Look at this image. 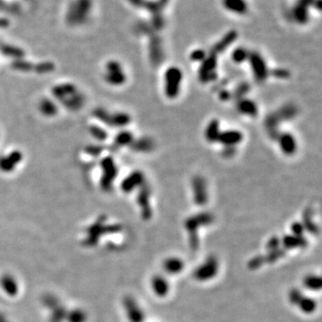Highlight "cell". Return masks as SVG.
<instances>
[{
    "label": "cell",
    "instance_id": "1",
    "mask_svg": "<svg viewBox=\"0 0 322 322\" xmlns=\"http://www.w3.org/2000/svg\"><path fill=\"white\" fill-rule=\"evenodd\" d=\"M92 0H73L68 5L66 19L70 25H83L92 15Z\"/></svg>",
    "mask_w": 322,
    "mask_h": 322
},
{
    "label": "cell",
    "instance_id": "2",
    "mask_svg": "<svg viewBox=\"0 0 322 322\" xmlns=\"http://www.w3.org/2000/svg\"><path fill=\"white\" fill-rule=\"evenodd\" d=\"M165 93L169 99H175L180 92L183 74L179 68L171 67L165 74Z\"/></svg>",
    "mask_w": 322,
    "mask_h": 322
},
{
    "label": "cell",
    "instance_id": "3",
    "mask_svg": "<svg viewBox=\"0 0 322 322\" xmlns=\"http://www.w3.org/2000/svg\"><path fill=\"white\" fill-rule=\"evenodd\" d=\"M218 65V57L217 55L209 53V56L206 57L202 61L201 67L199 68V80L202 83H208L211 81H216L218 78L216 68Z\"/></svg>",
    "mask_w": 322,
    "mask_h": 322
},
{
    "label": "cell",
    "instance_id": "4",
    "mask_svg": "<svg viewBox=\"0 0 322 322\" xmlns=\"http://www.w3.org/2000/svg\"><path fill=\"white\" fill-rule=\"evenodd\" d=\"M248 60L251 66V70L254 75L255 80L259 82L265 81L269 75V68L266 61L261 54L252 51L249 53Z\"/></svg>",
    "mask_w": 322,
    "mask_h": 322
},
{
    "label": "cell",
    "instance_id": "5",
    "mask_svg": "<svg viewBox=\"0 0 322 322\" xmlns=\"http://www.w3.org/2000/svg\"><path fill=\"white\" fill-rule=\"evenodd\" d=\"M191 188L194 191L195 203L198 205H204L208 201V191L205 179L201 176H195V177H192Z\"/></svg>",
    "mask_w": 322,
    "mask_h": 322
},
{
    "label": "cell",
    "instance_id": "6",
    "mask_svg": "<svg viewBox=\"0 0 322 322\" xmlns=\"http://www.w3.org/2000/svg\"><path fill=\"white\" fill-rule=\"evenodd\" d=\"M212 215L207 212L197 214V215H195V216L189 218V219L185 221V227H186L188 231L190 232V234H191V238H192L194 242H195V238H196V231H197V228H198L199 227L206 226V225L212 223Z\"/></svg>",
    "mask_w": 322,
    "mask_h": 322
},
{
    "label": "cell",
    "instance_id": "7",
    "mask_svg": "<svg viewBox=\"0 0 322 322\" xmlns=\"http://www.w3.org/2000/svg\"><path fill=\"white\" fill-rule=\"evenodd\" d=\"M152 14V26L154 30L160 31L164 27V18L161 14L162 8L157 1H145L143 7Z\"/></svg>",
    "mask_w": 322,
    "mask_h": 322
},
{
    "label": "cell",
    "instance_id": "8",
    "mask_svg": "<svg viewBox=\"0 0 322 322\" xmlns=\"http://www.w3.org/2000/svg\"><path fill=\"white\" fill-rule=\"evenodd\" d=\"M218 263L214 258H209L196 269L195 276L198 280H208L216 275Z\"/></svg>",
    "mask_w": 322,
    "mask_h": 322
},
{
    "label": "cell",
    "instance_id": "9",
    "mask_svg": "<svg viewBox=\"0 0 322 322\" xmlns=\"http://www.w3.org/2000/svg\"><path fill=\"white\" fill-rule=\"evenodd\" d=\"M149 59L152 61L153 66L159 67L162 63L164 58L162 47H161V40L160 37L156 35H152L149 40Z\"/></svg>",
    "mask_w": 322,
    "mask_h": 322
},
{
    "label": "cell",
    "instance_id": "10",
    "mask_svg": "<svg viewBox=\"0 0 322 322\" xmlns=\"http://www.w3.org/2000/svg\"><path fill=\"white\" fill-rule=\"evenodd\" d=\"M280 143V149L287 156L293 155L296 152L297 144L293 135L289 133H281L276 139Z\"/></svg>",
    "mask_w": 322,
    "mask_h": 322
},
{
    "label": "cell",
    "instance_id": "11",
    "mask_svg": "<svg viewBox=\"0 0 322 322\" xmlns=\"http://www.w3.org/2000/svg\"><path fill=\"white\" fill-rule=\"evenodd\" d=\"M313 0H299L294 8V18L300 25H305L309 20V8Z\"/></svg>",
    "mask_w": 322,
    "mask_h": 322
},
{
    "label": "cell",
    "instance_id": "12",
    "mask_svg": "<svg viewBox=\"0 0 322 322\" xmlns=\"http://www.w3.org/2000/svg\"><path fill=\"white\" fill-rule=\"evenodd\" d=\"M238 33L235 30H231L229 32H227L223 36V38L212 47V49L210 50V53L215 54V55L222 53L238 39Z\"/></svg>",
    "mask_w": 322,
    "mask_h": 322
},
{
    "label": "cell",
    "instance_id": "13",
    "mask_svg": "<svg viewBox=\"0 0 322 322\" xmlns=\"http://www.w3.org/2000/svg\"><path fill=\"white\" fill-rule=\"evenodd\" d=\"M282 123V121L280 120V117L277 116L276 112L269 114L268 117H266L264 121V125H265L266 130L269 135L270 139L272 140H276L280 133V125Z\"/></svg>",
    "mask_w": 322,
    "mask_h": 322
},
{
    "label": "cell",
    "instance_id": "14",
    "mask_svg": "<svg viewBox=\"0 0 322 322\" xmlns=\"http://www.w3.org/2000/svg\"><path fill=\"white\" fill-rule=\"evenodd\" d=\"M243 140V135L241 132L238 130H227V131L220 132L218 142H220L224 146H233L239 144Z\"/></svg>",
    "mask_w": 322,
    "mask_h": 322
},
{
    "label": "cell",
    "instance_id": "15",
    "mask_svg": "<svg viewBox=\"0 0 322 322\" xmlns=\"http://www.w3.org/2000/svg\"><path fill=\"white\" fill-rule=\"evenodd\" d=\"M149 195H151V191H149V186L147 184H143L139 194L138 202L142 208V216L146 220H148L152 217V208H151L149 202Z\"/></svg>",
    "mask_w": 322,
    "mask_h": 322
},
{
    "label": "cell",
    "instance_id": "16",
    "mask_svg": "<svg viewBox=\"0 0 322 322\" xmlns=\"http://www.w3.org/2000/svg\"><path fill=\"white\" fill-rule=\"evenodd\" d=\"M238 110L240 113L248 117H255L258 115V106L251 99H241L238 100Z\"/></svg>",
    "mask_w": 322,
    "mask_h": 322
},
{
    "label": "cell",
    "instance_id": "17",
    "mask_svg": "<svg viewBox=\"0 0 322 322\" xmlns=\"http://www.w3.org/2000/svg\"><path fill=\"white\" fill-rule=\"evenodd\" d=\"M144 183V177L140 171H135L123 182L122 188L124 191H131Z\"/></svg>",
    "mask_w": 322,
    "mask_h": 322
},
{
    "label": "cell",
    "instance_id": "18",
    "mask_svg": "<svg viewBox=\"0 0 322 322\" xmlns=\"http://www.w3.org/2000/svg\"><path fill=\"white\" fill-rule=\"evenodd\" d=\"M223 6L227 10L238 14L247 13L248 5L245 0H223Z\"/></svg>",
    "mask_w": 322,
    "mask_h": 322
},
{
    "label": "cell",
    "instance_id": "19",
    "mask_svg": "<svg viewBox=\"0 0 322 322\" xmlns=\"http://www.w3.org/2000/svg\"><path fill=\"white\" fill-rule=\"evenodd\" d=\"M184 264L181 259L177 257H170L163 262V269L168 274H178L184 269Z\"/></svg>",
    "mask_w": 322,
    "mask_h": 322
},
{
    "label": "cell",
    "instance_id": "20",
    "mask_svg": "<svg viewBox=\"0 0 322 322\" xmlns=\"http://www.w3.org/2000/svg\"><path fill=\"white\" fill-rule=\"evenodd\" d=\"M152 285H153V289L155 292V294L160 297L166 295L169 290V286L167 281L161 276H154L152 281Z\"/></svg>",
    "mask_w": 322,
    "mask_h": 322
},
{
    "label": "cell",
    "instance_id": "21",
    "mask_svg": "<svg viewBox=\"0 0 322 322\" xmlns=\"http://www.w3.org/2000/svg\"><path fill=\"white\" fill-rule=\"evenodd\" d=\"M109 69H110V75L109 76L110 81L115 84H121L124 82L125 80L123 72L121 71L120 65L117 62H111L109 65Z\"/></svg>",
    "mask_w": 322,
    "mask_h": 322
},
{
    "label": "cell",
    "instance_id": "22",
    "mask_svg": "<svg viewBox=\"0 0 322 322\" xmlns=\"http://www.w3.org/2000/svg\"><path fill=\"white\" fill-rule=\"evenodd\" d=\"M276 114L282 122L291 120L297 116V106L292 103H289V104L284 105L282 108H280V110L276 111Z\"/></svg>",
    "mask_w": 322,
    "mask_h": 322
},
{
    "label": "cell",
    "instance_id": "23",
    "mask_svg": "<svg viewBox=\"0 0 322 322\" xmlns=\"http://www.w3.org/2000/svg\"><path fill=\"white\" fill-rule=\"evenodd\" d=\"M220 135V122L217 119L209 122L205 130V138L209 142H218Z\"/></svg>",
    "mask_w": 322,
    "mask_h": 322
},
{
    "label": "cell",
    "instance_id": "24",
    "mask_svg": "<svg viewBox=\"0 0 322 322\" xmlns=\"http://www.w3.org/2000/svg\"><path fill=\"white\" fill-rule=\"evenodd\" d=\"M133 149L137 152H142V153H149L155 148V143L153 141V139L151 138H142L139 139L138 141H136L135 143H133Z\"/></svg>",
    "mask_w": 322,
    "mask_h": 322
},
{
    "label": "cell",
    "instance_id": "25",
    "mask_svg": "<svg viewBox=\"0 0 322 322\" xmlns=\"http://www.w3.org/2000/svg\"><path fill=\"white\" fill-rule=\"evenodd\" d=\"M296 305L299 306L302 312L305 313H312L316 310V302L311 297L301 296Z\"/></svg>",
    "mask_w": 322,
    "mask_h": 322
},
{
    "label": "cell",
    "instance_id": "26",
    "mask_svg": "<svg viewBox=\"0 0 322 322\" xmlns=\"http://www.w3.org/2000/svg\"><path fill=\"white\" fill-rule=\"evenodd\" d=\"M250 90H251L250 84L246 81H243L241 83H239L237 86V88L234 89V92H232V99L235 100L244 99V96L250 92Z\"/></svg>",
    "mask_w": 322,
    "mask_h": 322
},
{
    "label": "cell",
    "instance_id": "27",
    "mask_svg": "<svg viewBox=\"0 0 322 322\" xmlns=\"http://www.w3.org/2000/svg\"><path fill=\"white\" fill-rule=\"evenodd\" d=\"M249 53H250V52H248L246 49L239 47V48H237V49L233 51V53H232V59H233L234 63L241 64V63H244L245 61L248 60Z\"/></svg>",
    "mask_w": 322,
    "mask_h": 322
},
{
    "label": "cell",
    "instance_id": "28",
    "mask_svg": "<svg viewBox=\"0 0 322 322\" xmlns=\"http://www.w3.org/2000/svg\"><path fill=\"white\" fill-rule=\"evenodd\" d=\"M305 287H307L311 290H319L321 287V280L319 276H308L305 278Z\"/></svg>",
    "mask_w": 322,
    "mask_h": 322
},
{
    "label": "cell",
    "instance_id": "29",
    "mask_svg": "<svg viewBox=\"0 0 322 322\" xmlns=\"http://www.w3.org/2000/svg\"><path fill=\"white\" fill-rule=\"evenodd\" d=\"M312 210L310 209H306L305 214H304V221H305V227L308 228L311 232L314 233V232L317 231V227H316L315 224L312 222Z\"/></svg>",
    "mask_w": 322,
    "mask_h": 322
},
{
    "label": "cell",
    "instance_id": "30",
    "mask_svg": "<svg viewBox=\"0 0 322 322\" xmlns=\"http://www.w3.org/2000/svg\"><path fill=\"white\" fill-rule=\"evenodd\" d=\"M207 57V53L203 50H195L190 55L191 61L195 62H202Z\"/></svg>",
    "mask_w": 322,
    "mask_h": 322
},
{
    "label": "cell",
    "instance_id": "31",
    "mask_svg": "<svg viewBox=\"0 0 322 322\" xmlns=\"http://www.w3.org/2000/svg\"><path fill=\"white\" fill-rule=\"evenodd\" d=\"M271 75L277 79H287L290 76V72L284 68H276L271 72Z\"/></svg>",
    "mask_w": 322,
    "mask_h": 322
},
{
    "label": "cell",
    "instance_id": "32",
    "mask_svg": "<svg viewBox=\"0 0 322 322\" xmlns=\"http://www.w3.org/2000/svg\"><path fill=\"white\" fill-rule=\"evenodd\" d=\"M132 141H133V135H132L131 133H128V132L121 133L120 135H118V137H117V142L121 145L128 144Z\"/></svg>",
    "mask_w": 322,
    "mask_h": 322
},
{
    "label": "cell",
    "instance_id": "33",
    "mask_svg": "<svg viewBox=\"0 0 322 322\" xmlns=\"http://www.w3.org/2000/svg\"><path fill=\"white\" fill-rule=\"evenodd\" d=\"M304 230H305V227L303 224L294 223L292 225V231L295 234V237L300 238V235L304 233Z\"/></svg>",
    "mask_w": 322,
    "mask_h": 322
},
{
    "label": "cell",
    "instance_id": "34",
    "mask_svg": "<svg viewBox=\"0 0 322 322\" xmlns=\"http://www.w3.org/2000/svg\"><path fill=\"white\" fill-rule=\"evenodd\" d=\"M221 154L224 158H231L235 154V148L233 146H225Z\"/></svg>",
    "mask_w": 322,
    "mask_h": 322
},
{
    "label": "cell",
    "instance_id": "35",
    "mask_svg": "<svg viewBox=\"0 0 322 322\" xmlns=\"http://www.w3.org/2000/svg\"><path fill=\"white\" fill-rule=\"evenodd\" d=\"M219 97L221 100L227 101V100L232 99V92H228L227 90H220Z\"/></svg>",
    "mask_w": 322,
    "mask_h": 322
},
{
    "label": "cell",
    "instance_id": "36",
    "mask_svg": "<svg viewBox=\"0 0 322 322\" xmlns=\"http://www.w3.org/2000/svg\"><path fill=\"white\" fill-rule=\"evenodd\" d=\"M130 2L135 7H142L145 3V0H130Z\"/></svg>",
    "mask_w": 322,
    "mask_h": 322
},
{
    "label": "cell",
    "instance_id": "37",
    "mask_svg": "<svg viewBox=\"0 0 322 322\" xmlns=\"http://www.w3.org/2000/svg\"><path fill=\"white\" fill-rule=\"evenodd\" d=\"M312 6H314L316 9L319 10V9H320V7H321V0H313Z\"/></svg>",
    "mask_w": 322,
    "mask_h": 322
},
{
    "label": "cell",
    "instance_id": "38",
    "mask_svg": "<svg viewBox=\"0 0 322 322\" xmlns=\"http://www.w3.org/2000/svg\"><path fill=\"white\" fill-rule=\"evenodd\" d=\"M168 1H169V0H158L157 2H158V4L160 5V7L163 9V8L166 7V5H167Z\"/></svg>",
    "mask_w": 322,
    "mask_h": 322
}]
</instances>
